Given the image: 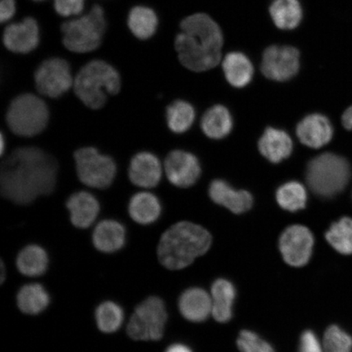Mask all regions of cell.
I'll return each mask as SVG.
<instances>
[{
    "label": "cell",
    "instance_id": "cell-4",
    "mask_svg": "<svg viewBox=\"0 0 352 352\" xmlns=\"http://www.w3.org/2000/svg\"><path fill=\"white\" fill-rule=\"evenodd\" d=\"M74 89L87 107L99 109L104 107L109 95L120 92L121 79L113 66L103 60H92L79 70L74 81Z\"/></svg>",
    "mask_w": 352,
    "mask_h": 352
},
{
    "label": "cell",
    "instance_id": "cell-38",
    "mask_svg": "<svg viewBox=\"0 0 352 352\" xmlns=\"http://www.w3.org/2000/svg\"><path fill=\"white\" fill-rule=\"evenodd\" d=\"M16 12L15 0H1L0 3V21L6 22L10 21Z\"/></svg>",
    "mask_w": 352,
    "mask_h": 352
},
{
    "label": "cell",
    "instance_id": "cell-35",
    "mask_svg": "<svg viewBox=\"0 0 352 352\" xmlns=\"http://www.w3.org/2000/svg\"><path fill=\"white\" fill-rule=\"evenodd\" d=\"M236 345L241 352H275L270 343L250 330H242L237 338Z\"/></svg>",
    "mask_w": 352,
    "mask_h": 352
},
{
    "label": "cell",
    "instance_id": "cell-17",
    "mask_svg": "<svg viewBox=\"0 0 352 352\" xmlns=\"http://www.w3.org/2000/svg\"><path fill=\"white\" fill-rule=\"evenodd\" d=\"M209 195L214 204L234 214L246 212L252 208L253 197L248 191L236 190L223 179H215L209 187Z\"/></svg>",
    "mask_w": 352,
    "mask_h": 352
},
{
    "label": "cell",
    "instance_id": "cell-15",
    "mask_svg": "<svg viewBox=\"0 0 352 352\" xmlns=\"http://www.w3.org/2000/svg\"><path fill=\"white\" fill-rule=\"evenodd\" d=\"M162 175L161 162L152 153L140 152L131 158L129 176L134 186L142 188L156 187Z\"/></svg>",
    "mask_w": 352,
    "mask_h": 352
},
{
    "label": "cell",
    "instance_id": "cell-2",
    "mask_svg": "<svg viewBox=\"0 0 352 352\" xmlns=\"http://www.w3.org/2000/svg\"><path fill=\"white\" fill-rule=\"evenodd\" d=\"M175 38V50L184 67L195 72H208L222 58L223 37L219 25L206 13L184 19Z\"/></svg>",
    "mask_w": 352,
    "mask_h": 352
},
{
    "label": "cell",
    "instance_id": "cell-37",
    "mask_svg": "<svg viewBox=\"0 0 352 352\" xmlns=\"http://www.w3.org/2000/svg\"><path fill=\"white\" fill-rule=\"evenodd\" d=\"M298 352H324L322 342L314 332L307 330L302 334Z\"/></svg>",
    "mask_w": 352,
    "mask_h": 352
},
{
    "label": "cell",
    "instance_id": "cell-5",
    "mask_svg": "<svg viewBox=\"0 0 352 352\" xmlns=\"http://www.w3.org/2000/svg\"><path fill=\"white\" fill-rule=\"evenodd\" d=\"M351 166L344 157L324 153L308 162L306 180L315 195L333 197L341 192L351 178Z\"/></svg>",
    "mask_w": 352,
    "mask_h": 352
},
{
    "label": "cell",
    "instance_id": "cell-28",
    "mask_svg": "<svg viewBox=\"0 0 352 352\" xmlns=\"http://www.w3.org/2000/svg\"><path fill=\"white\" fill-rule=\"evenodd\" d=\"M270 12L272 21L280 30L296 29L302 19V8L298 0H275Z\"/></svg>",
    "mask_w": 352,
    "mask_h": 352
},
{
    "label": "cell",
    "instance_id": "cell-18",
    "mask_svg": "<svg viewBox=\"0 0 352 352\" xmlns=\"http://www.w3.org/2000/svg\"><path fill=\"white\" fill-rule=\"evenodd\" d=\"M70 221L78 228H89L100 213V204L94 195L87 191L73 193L66 201Z\"/></svg>",
    "mask_w": 352,
    "mask_h": 352
},
{
    "label": "cell",
    "instance_id": "cell-26",
    "mask_svg": "<svg viewBox=\"0 0 352 352\" xmlns=\"http://www.w3.org/2000/svg\"><path fill=\"white\" fill-rule=\"evenodd\" d=\"M50 296L41 284L30 283L22 286L16 296V305L22 314L36 316L50 305Z\"/></svg>",
    "mask_w": 352,
    "mask_h": 352
},
{
    "label": "cell",
    "instance_id": "cell-24",
    "mask_svg": "<svg viewBox=\"0 0 352 352\" xmlns=\"http://www.w3.org/2000/svg\"><path fill=\"white\" fill-rule=\"evenodd\" d=\"M161 212L160 201L151 192H140L131 198L129 213L135 223L142 226L151 224L160 217Z\"/></svg>",
    "mask_w": 352,
    "mask_h": 352
},
{
    "label": "cell",
    "instance_id": "cell-33",
    "mask_svg": "<svg viewBox=\"0 0 352 352\" xmlns=\"http://www.w3.org/2000/svg\"><path fill=\"white\" fill-rule=\"evenodd\" d=\"M95 320L98 328L104 333H113L122 327L124 311L118 303L104 301L96 307Z\"/></svg>",
    "mask_w": 352,
    "mask_h": 352
},
{
    "label": "cell",
    "instance_id": "cell-1",
    "mask_svg": "<svg viewBox=\"0 0 352 352\" xmlns=\"http://www.w3.org/2000/svg\"><path fill=\"white\" fill-rule=\"evenodd\" d=\"M58 169L56 158L41 148H16L1 165V195L17 205L32 204L54 191Z\"/></svg>",
    "mask_w": 352,
    "mask_h": 352
},
{
    "label": "cell",
    "instance_id": "cell-6",
    "mask_svg": "<svg viewBox=\"0 0 352 352\" xmlns=\"http://www.w3.org/2000/svg\"><path fill=\"white\" fill-rule=\"evenodd\" d=\"M50 121L47 105L38 96L22 94L13 99L6 114L8 129L21 138H33L46 129Z\"/></svg>",
    "mask_w": 352,
    "mask_h": 352
},
{
    "label": "cell",
    "instance_id": "cell-25",
    "mask_svg": "<svg viewBox=\"0 0 352 352\" xmlns=\"http://www.w3.org/2000/svg\"><path fill=\"white\" fill-rule=\"evenodd\" d=\"M233 121L230 110L221 104L206 110L201 118V127L209 138L220 140L230 133Z\"/></svg>",
    "mask_w": 352,
    "mask_h": 352
},
{
    "label": "cell",
    "instance_id": "cell-10",
    "mask_svg": "<svg viewBox=\"0 0 352 352\" xmlns=\"http://www.w3.org/2000/svg\"><path fill=\"white\" fill-rule=\"evenodd\" d=\"M300 69V54L297 48L287 45H272L263 52L261 70L272 81L290 80Z\"/></svg>",
    "mask_w": 352,
    "mask_h": 352
},
{
    "label": "cell",
    "instance_id": "cell-29",
    "mask_svg": "<svg viewBox=\"0 0 352 352\" xmlns=\"http://www.w3.org/2000/svg\"><path fill=\"white\" fill-rule=\"evenodd\" d=\"M157 16L151 8L136 6L130 11L127 24L132 34L140 39H147L155 33Z\"/></svg>",
    "mask_w": 352,
    "mask_h": 352
},
{
    "label": "cell",
    "instance_id": "cell-39",
    "mask_svg": "<svg viewBox=\"0 0 352 352\" xmlns=\"http://www.w3.org/2000/svg\"><path fill=\"white\" fill-rule=\"evenodd\" d=\"M342 122L346 130H352V105L343 113Z\"/></svg>",
    "mask_w": 352,
    "mask_h": 352
},
{
    "label": "cell",
    "instance_id": "cell-13",
    "mask_svg": "<svg viewBox=\"0 0 352 352\" xmlns=\"http://www.w3.org/2000/svg\"><path fill=\"white\" fill-rule=\"evenodd\" d=\"M164 170L170 183L179 188L192 186L201 175L197 157L184 151H171L166 157Z\"/></svg>",
    "mask_w": 352,
    "mask_h": 352
},
{
    "label": "cell",
    "instance_id": "cell-8",
    "mask_svg": "<svg viewBox=\"0 0 352 352\" xmlns=\"http://www.w3.org/2000/svg\"><path fill=\"white\" fill-rule=\"evenodd\" d=\"M168 314L162 299L151 296L135 308L129 324L127 336L138 342L158 341L164 337Z\"/></svg>",
    "mask_w": 352,
    "mask_h": 352
},
{
    "label": "cell",
    "instance_id": "cell-34",
    "mask_svg": "<svg viewBox=\"0 0 352 352\" xmlns=\"http://www.w3.org/2000/svg\"><path fill=\"white\" fill-rule=\"evenodd\" d=\"M322 345L324 352H352V337L333 324L325 330Z\"/></svg>",
    "mask_w": 352,
    "mask_h": 352
},
{
    "label": "cell",
    "instance_id": "cell-11",
    "mask_svg": "<svg viewBox=\"0 0 352 352\" xmlns=\"http://www.w3.org/2000/svg\"><path fill=\"white\" fill-rule=\"evenodd\" d=\"M34 81L39 94L50 98H59L74 86V80L67 61L51 58L38 66Z\"/></svg>",
    "mask_w": 352,
    "mask_h": 352
},
{
    "label": "cell",
    "instance_id": "cell-36",
    "mask_svg": "<svg viewBox=\"0 0 352 352\" xmlns=\"http://www.w3.org/2000/svg\"><path fill=\"white\" fill-rule=\"evenodd\" d=\"M54 7L60 16H76L82 12L85 0H55Z\"/></svg>",
    "mask_w": 352,
    "mask_h": 352
},
{
    "label": "cell",
    "instance_id": "cell-20",
    "mask_svg": "<svg viewBox=\"0 0 352 352\" xmlns=\"http://www.w3.org/2000/svg\"><path fill=\"white\" fill-rule=\"evenodd\" d=\"M258 151L272 164H279L292 155L293 142L283 130L268 127L259 139Z\"/></svg>",
    "mask_w": 352,
    "mask_h": 352
},
{
    "label": "cell",
    "instance_id": "cell-40",
    "mask_svg": "<svg viewBox=\"0 0 352 352\" xmlns=\"http://www.w3.org/2000/svg\"><path fill=\"white\" fill-rule=\"evenodd\" d=\"M165 352H192V351L186 345L175 343L167 347Z\"/></svg>",
    "mask_w": 352,
    "mask_h": 352
},
{
    "label": "cell",
    "instance_id": "cell-12",
    "mask_svg": "<svg viewBox=\"0 0 352 352\" xmlns=\"http://www.w3.org/2000/svg\"><path fill=\"white\" fill-rule=\"evenodd\" d=\"M314 246V234L309 228L299 224L286 228L280 236V252L289 266H305L310 261Z\"/></svg>",
    "mask_w": 352,
    "mask_h": 352
},
{
    "label": "cell",
    "instance_id": "cell-31",
    "mask_svg": "<svg viewBox=\"0 0 352 352\" xmlns=\"http://www.w3.org/2000/svg\"><path fill=\"white\" fill-rule=\"evenodd\" d=\"M276 199L283 210L289 212H296L306 208L307 190L301 183L286 182L277 189Z\"/></svg>",
    "mask_w": 352,
    "mask_h": 352
},
{
    "label": "cell",
    "instance_id": "cell-43",
    "mask_svg": "<svg viewBox=\"0 0 352 352\" xmlns=\"http://www.w3.org/2000/svg\"><path fill=\"white\" fill-rule=\"evenodd\" d=\"M34 1H43V0H34Z\"/></svg>",
    "mask_w": 352,
    "mask_h": 352
},
{
    "label": "cell",
    "instance_id": "cell-42",
    "mask_svg": "<svg viewBox=\"0 0 352 352\" xmlns=\"http://www.w3.org/2000/svg\"><path fill=\"white\" fill-rule=\"evenodd\" d=\"M0 139H1V154L3 155L4 152V136L3 134H1V136H0Z\"/></svg>",
    "mask_w": 352,
    "mask_h": 352
},
{
    "label": "cell",
    "instance_id": "cell-22",
    "mask_svg": "<svg viewBox=\"0 0 352 352\" xmlns=\"http://www.w3.org/2000/svg\"><path fill=\"white\" fill-rule=\"evenodd\" d=\"M224 76L232 87L242 88L250 85L254 76V66L249 57L240 52H232L222 63Z\"/></svg>",
    "mask_w": 352,
    "mask_h": 352
},
{
    "label": "cell",
    "instance_id": "cell-14",
    "mask_svg": "<svg viewBox=\"0 0 352 352\" xmlns=\"http://www.w3.org/2000/svg\"><path fill=\"white\" fill-rule=\"evenodd\" d=\"M3 41L8 50L16 54H29L38 46L39 30L37 21L28 17L4 30Z\"/></svg>",
    "mask_w": 352,
    "mask_h": 352
},
{
    "label": "cell",
    "instance_id": "cell-16",
    "mask_svg": "<svg viewBox=\"0 0 352 352\" xmlns=\"http://www.w3.org/2000/svg\"><path fill=\"white\" fill-rule=\"evenodd\" d=\"M296 134L302 144L312 148H320L332 140L333 129L327 116L312 113L298 123Z\"/></svg>",
    "mask_w": 352,
    "mask_h": 352
},
{
    "label": "cell",
    "instance_id": "cell-27",
    "mask_svg": "<svg viewBox=\"0 0 352 352\" xmlns=\"http://www.w3.org/2000/svg\"><path fill=\"white\" fill-rule=\"evenodd\" d=\"M50 258L41 246L29 245L17 255L16 265L20 274L28 277L41 276L45 274Z\"/></svg>",
    "mask_w": 352,
    "mask_h": 352
},
{
    "label": "cell",
    "instance_id": "cell-32",
    "mask_svg": "<svg viewBox=\"0 0 352 352\" xmlns=\"http://www.w3.org/2000/svg\"><path fill=\"white\" fill-rule=\"evenodd\" d=\"M325 239L337 252L352 254V219L342 217L333 223L325 233Z\"/></svg>",
    "mask_w": 352,
    "mask_h": 352
},
{
    "label": "cell",
    "instance_id": "cell-7",
    "mask_svg": "<svg viewBox=\"0 0 352 352\" xmlns=\"http://www.w3.org/2000/svg\"><path fill=\"white\" fill-rule=\"evenodd\" d=\"M107 28L104 13L96 6L87 15L65 22L61 25L63 41L68 50L86 54L100 45Z\"/></svg>",
    "mask_w": 352,
    "mask_h": 352
},
{
    "label": "cell",
    "instance_id": "cell-41",
    "mask_svg": "<svg viewBox=\"0 0 352 352\" xmlns=\"http://www.w3.org/2000/svg\"><path fill=\"white\" fill-rule=\"evenodd\" d=\"M0 272H1V275H0V283L3 284L6 279V266H4L3 261H1V267H0Z\"/></svg>",
    "mask_w": 352,
    "mask_h": 352
},
{
    "label": "cell",
    "instance_id": "cell-23",
    "mask_svg": "<svg viewBox=\"0 0 352 352\" xmlns=\"http://www.w3.org/2000/svg\"><path fill=\"white\" fill-rule=\"evenodd\" d=\"M212 315L219 323L228 322L232 316V306L236 297L234 286L226 279L215 280L211 286Z\"/></svg>",
    "mask_w": 352,
    "mask_h": 352
},
{
    "label": "cell",
    "instance_id": "cell-3",
    "mask_svg": "<svg viewBox=\"0 0 352 352\" xmlns=\"http://www.w3.org/2000/svg\"><path fill=\"white\" fill-rule=\"evenodd\" d=\"M212 237L197 224L182 221L170 227L157 245V258L167 270H182L208 252Z\"/></svg>",
    "mask_w": 352,
    "mask_h": 352
},
{
    "label": "cell",
    "instance_id": "cell-19",
    "mask_svg": "<svg viewBox=\"0 0 352 352\" xmlns=\"http://www.w3.org/2000/svg\"><path fill=\"white\" fill-rule=\"evenodd\" d=\"M179 309L184 318L191 322H202L212 314L210 294L201 288L188 289L179 297Z\"/></svg>",
    "mask_w": 352,
    "mask_h": 352
},
{
    "label": "cell",
    "instance_id": "cell-30",
    "mask_svg": "<svg viewBox=\"0 0 352 352\" xmlns=\"http://www.w3.org/2000/svg\"><path fill=\"white\" fill-rule=\"evenodd\" d=\"M195 120V109L187 101H174L166 108V122L169 129L176 134L187 131Z\"/></svg>",
    "mask_w": 352,
    "mask_h": 352
},
{
    "label": "cell",
    "instance_id": "cell-9",
    "mask_svg": "<svg viewBox=\"0 0 352 352\" xmlns=\"http://www.w3.org/2000/svg\"><path fill=\"white\" fill-rule=\"evenodd\" d=\"M79 180L86 186L108 188L116 177L117 166L111 157L103 155L94 147L78 149L74 153Z\"/></svg>",
    "mask_w": 352,
    "mask_h": 352
},
{
    "label": "cell",
    "instance_id": "cell-21",
    "mask_svg": "<svg viewBox=\"0 0 352 352\" xmlns=\"http://www.w3.org/2000/svg\"><path fill=\"white\" fill-rule=\"evenodd\" d=\"M92 242L100 252L116 253L125 245V228L116 220H102L96 226L92 233Z\"/></svg>",
    "mask_w": 352,
    "mask_h": 352
}]
</instances>
